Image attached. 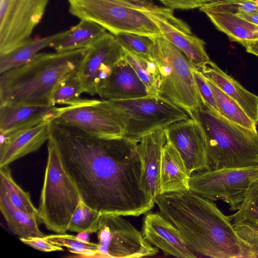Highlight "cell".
Masks as SVG:
<instances>
[{"label": "cell", "instance_id": "cell-33", "mask_svg": "<svg viewBox=\"0 0 258 258\" xmlns=\"http://www.w3.org/2000/svg\"><path fill=\"white\" fill-rule=\"evenodd\" d=\"M44 238L47 241L59 246L66 247L73 253L83 257H96L98 243L85 242L79 239L76 236L66 233H57L45 235Z\"/></svg>", "mask_w": 258, "mask_h": 258}, {"label": "cell", "instance_id": "cell-7", "mask_svg": "<svg viewBox=\"0 0 258 258\" xmlns=\"http://www.w3.org/2000/svg\"><path fill=\"white\" fill-rule=\"evenodd\" d=\"M105 100L112 116L123 130V137L134 142L190 118L185 111L162 96Z\"/></svg>", "mask_w": 258, "mask_h": 258}, {"label": "cell", "instance_id": "cell-11", "mask_svg": "<svg viewBox=\"0 0 258 258\" xmlns=\"http://www.w3.org/2000/svg\"><path fill=\"white\" fill-rule=\"evenodd\" d=\"M48 0H0V54L31 39Z\"/></svg>", "mask_w": 258, "mask_h": 258}, {"label": "cell", "instance_id": "cell-27", "mask_svg": "<svg viewBox=\"0 0 258 258\" xmlns=\"http://www.w3.org/2000/svg\"><path fill=\"white\" fill-rule=\"evenodd\" d=\"M64 31L37 39L31 38L13 50L0 54V74L8 70L25 64L33 59L39 51L51 47L60 37Z\"/></svg>", "mask_w": 258, "mask_h": 258}, {"label": "cell", "instance_id": "cell-18", "mask_svg": "<svg viewBox=\"0 0 258 258\" xmlns=\"http://www.w3.org/2000/svg\"><path fill=\"white\" fill-rule=\"evenodd\" d=\"M58 107L25 104L0 105V134L25 130L54 119Z\"/></svg>", "mask_w": 258, "mask_h": 258}, {"label": "cell", "instance_id": "cell-23", "mask_svg": "<svg viewBox=\"0 0 258 258\" xmlns=\"http://www.w3.org/2000/svg\"><path fill=\"white\" fill-rule=\"evenodd\" d=\"M240 238L252 247L258 245V178L249 185L243 202L234 214L229 216Z\"/></svg>", "mask_w": 258, "mask_h": 258}, {"label": "cell", "instance_id": "cell-42", "mask_svg": "<svg viewBox=\"0 0 258 258\" xmlns=\"http://www.w3.org/2000/svg\"><path fill=\"white\" fill-rule=\"evenodd\" d=\"M254 249L255 251L256 252V253H257V256H258V245L257 246H256L255 247H254Z\"/></svg>", "mask_w": 258, "mask_h": 258}, {"label": "cell", "instance_id": "cell-16", "mask_svg": "<svg viewBox=\"0 0 258 258\" xmlns=\"http://www.w3.org/2000/svg\"><path fill=\"white\" fill-rule=\"evenodd\" d=\"M142 233L147 241L166 255L198 257L178 229L160 213H147L143 219Z\"/></svg>", "mask_w": 258, "mask_h": 258}, {"label": "cell", "instance_id": "cell-5", "mask_svg": "<svg viewBox=\"0 0 258 258\" xmlns=\"http://www.w3.org/2000/svg\"><path fill=\"white\" fill-rule=\"evenodd\" d=\"M82 200L77 185L63 165L56 143L50 137L38 209L40 222L50 231L66 233L72 217Z\"/></svg>", "mask_w": 258, "mask_h": 258}, {"label": "cell", "instance_id": "cell-2", "mask_svg": "<svg viewBox=\"0 0 258 258\" xmlns=\"http://www.w3.org/2000/svg\"><path fill=\"white\" fill-rule=\"evenodd\" d=\"M155 203L198 257H258L237 235L229 216L213 201L189 190L159 194Z\"/></svg>", "mask_w": 258, "mask_h": 258}, {"label": "cell", "instance_id": "cell-6", "mask_svg": "<svg viewBox=\"0 0 258 258\" xmlns=\"http://www.w3.org/2000/svg\"><path fill=\"white\" fill-rule=\"evenodd\" d=\"M69 11L81 20L95 22L114 35L130 32L154 37L162 35L144 13L148 0H68Z\"/></svg>", "mask_w": 258, "mask_h": 258}, {"label": "cell", "instance_id": "cell-15", "mask_svg": "<svg viewBox=\"0 0 258 258\" xmlns=\"http://www.w3.org/2000/svg\"><path fill=\"white\" fill-rule=\"evenodd\" d=\"M165 130L167 139L182 156L190 175L211 169L205 133L198 119L180 120Z\"/></svg>", "mask_w": 258, "mask_h": 258}, {"label": "cell", "instance_id": "cell-14", "mask_svg": "<svg viewBox=\"0 0 258 258\" xmlns=\"http://www.w3.org/2000/svg\"><path fill=\"white\" fill-rule=\"evenodd\" d=\"M54 119L95 136L123 137V130L112 116L105 100L80 99L72 105L58 107Z\"/></svg>", "mask_w": 258, "mask_h": 258}, {"label": "cell", "instance_id": "cell-39", "mask_svg": "<svg viewBox=\"0 0 258 258\" xmlns=\"http://www.w3.org/2000/svg\"><path fill=\"white\" fill-rule=\"evenodd\" d=\"M236 14L240 18L258 25V14L254 13H239Z\"/></svg>", "mask_w": 258, "mask_h": 258}, {"label": "cell", "instance_id": "cell-12", "mask_svg": "<svg viewBox=\"0 0 258 258\" xmlns=\"http://www.w3.org/2000/svg\"><path fill=\"white\" fill-rule=\"evenodd\" d=\"M124 55V50L111 33L106 32L88 47L77 72L84 92L92 96L98 94Z\"/></svg>", "mask_w": 258, "mask_h": 258}, {"label": "cell", "instance_id": "cell-35", "mask_svg": "<svg viewBox=\"0 0 258 258\" xmlns=\"http://www.w3.org/2000/svg\"><path fill=\"white\" fill-rule=\"evenodd\" d=\"M199 10L204 13L211 12L258 14V0H210Z\"/></svg>", "mask_w": 258, "mask_h": 258}, {"label": "cell", "instance_id": "cell-41", "mask_svg": "<svg viewBox=\"0 0 258 258\" xmlns=\"http://www.w3.org/2000/svg\"><path fill=\"white\" fill-rule=\"evenodd\" d=\"M91 234L92 233L89 231H83L78 233L76 236L83 241L90 242V236Z\"/></svg>", "mask_w": 258, "mask_h": 258}, {"label": "cell", "instance_id": "cell-19", "mask_svg": "<svg viewBox=\"0 0 258 258\" xmlns=\"http://www.w3.org/2000/svg\"><path fill=\"white\" fill-rule=\"evenodd\" d=\"M98 95L103 100H107L149 96L145 85L124 58L115 66Z\"/></svg>", "mask_w": 258, "mask_h": 258}, {"label": "cell", "instance_id": "cell-36", "mask_svg": "<svg viewBox=\"0 0 258 258\" xmlns=\"http://www.w3.org/2000/svg\"><path fill=\"white\" fill-rule=\"evenodd\" d=\"M193 72L202 103L213 111L220 114L213 93L205 77L196 68Z\"/></svg>", "mask_w": 258, "mask_h": 258}, {"label": "cell", "instance_id": "cell-24", "mask_svg": "<svg viewBox=\"0 0 258 258\" xmlns=\"http://www.w3.org/2000/svg\"><path fill=\"white\" fill-rule=\"evenodd\" d=\"M0 210L9 229L19 238L45 236L38 228L40 222L38 219L16 207L1 185Z\"/></svg>", "mask_w": 258, "mask_h": 258}, {"label": "cell", "instance_id": "cell-40", "mask_svg": "<svg viewBox=\"0 0 258 258\" xmlns=\"http://www.w3.org/2000/svg\"><path fill=\"white\" fill-rule=\"evenodd\" d=\"M242 46L246 48L247 52L258 56V40L246 42Z\"/></svg>", "mask_w": 258, "mask_h": 258}, {"label": "cell", "instance_id": "cell-31", "mask_svg": "<svg viewBox=\"0 0 258 258\" xmlns=\"http://www.w3.org/2000/svg\"><path fill=\"white\" fill-rule=\"evenodd\" d=\"M114 36L124 51L145 59L154 60L151 37L130 32L119 33Z\"/></svg>", "mask_w": 258, "mask_h": 258}, {"label": "cell", "instance_id": "cell-9", "mask_svg": "<svg viewBox=\"0 0 258 258\" xmlns=\"http://www.w3.org/2000/svg\"><path fill=\"white\" fill-rule=\"evenodd\" d=\"M258 178V166L210 169L192 173L190 190L211 201L220 200L236 211L250 184Z\"/></svg>", "mask_w": 258, "mask_h": 258}, {"label": "cell", "instance_id": "cell-3", "mask_svg": "<svg viewBox=\"0 0 258 258\" xmlns=\"http://www.w3.org/2000/svg\"><path fill=\"white\" fill-rule=\"evenodd\" d=\"M88 47L39 53L27 63L0 74V105L49 106L58 84L77 73Z\"/></svg>", "mask_w": 258, "mask_h": 258}, {"label": "cell", "instance_id": "cell-26", "mask_svg": "<svg viewBox=\"0 0 258 258\" xmlns=\"http://www.w3.org/2000/svg\"><path fill=\"white\" fill-rule=\"evenodd\" d=\"M205 14L231 41L243 45L246 42L258 40V25L240 18L235 14L211 12Z\"/></svg>", "mask_w": 258, "mask_h": 258}, {"label": "cell", "instance_id": "cell-38", "mask_svg": "<svg viewBox=\"0 0 258 258\" xmlns=\"http://www.w3.org/2000/svg\"><path fill=\"white\" fill-rule=\"evenodd\" d=\"M166 8L171 10H190L200 8L210 0H159Z\"/></svg>", "mask_w": 258, "mask_h": 258}, {"label": "cell", "instance_id": "cell-32", "mask_svg": "<svg viewBox=\"0 0 258 258\" xmlns=\"http://www.w3.org/2000/svg\"><path fill=\"white\" fill-rule=\"evenodd\" d=\"M101 213L88 206L82 200L78 204L71 219L68 230L96 233Z\"/></svg>", "mask_w": 258, "mask_h": 258}, {"label": "cell", "instance_id": "cell-17", "mask_svg": "<svg viewBox=\"0 0 258 258\" xmlns=\"http://www.w3.org/2000/svg\"><path fill=\"white\" fill-rule=\"evenodd\" d=\"M49 121L21 131L0 134V167L37 151L49 139Z\"/></svg>", "mask_w": 258, "mask_h": 258}, {"label": "cell", "instance_id": "cell-1", "mask_svg": "<svg viewBox=\"0 0 258 258\" xmlns=\"http://www.w3.org/2000/svg\"><path fill=\"white\" fill-rule=\"evenodd\" d=\"M50 137L82 200L102 214L138 217L155 200L149 194L138 143L87 134L53 119Z\"/></svg>", "mask_w": 258, "mask_h": 258}, {"label": "cell", "instance_id": "cell-20", "mask_svg": "<svg viewBox=\"0 0 258 258\" xmlns=\"http://www.w3.org/2000/svg\"><path fill=\"white\" fill-rule=\"evenodd\" d=\"M167 140L165 128L144 136L138 143L146 187L154 200L160 192L161 156Z\"/></svg>", "mask_w": 258, "mask_h": 258}, {"label": "cell", "instance_id": "cell-10", "mask_svg": "<svg viewBox=\"0 0 258 258\" xmlns=\"http://www.w3.org/2000/svg\"><path fill=\"white\" fill-rule=\"evenodd\" d=\"M122 216L102 214L97 231L98 250L96 257L139 258L156 255L153 246Z\"/></svg>", "mask_w": 258, "mask_h": 258}, {"label": "cell", "instance_id": "cell-21", "mask_svg": "<svg viewBox=\"0 0 258 258\" xmlns=\"http://www.w3.org/2000/svg\"><path fill=\"white\" fill-rule=\"evenodd\" d=\"M190 175L182 156L167 139L161 152L159 194L190 190Z\"/></svg>", "mask_w": 258, "mask_h": 258}, {"label": "cell", "instance_id": "cell-29", "mask_svg": "<svg viewBox=\"0 0 258 258\" xmlns=\"http://www.w3.org/2000/svg\"><path fill=\"white\" fill-rule=\"evenodd\" d=\"M205 78L213 93L220 114L233 122L252 131H257L256 124L239 104L213 82Z\"/></svg>", "mask_w": 258, "mask_h": 258}, {"label": "cell", "instance_id": "cell-30", "mask_svg": "<svg viewBox=\"0 0 258 258\" xmlns=\"http://www.w3.org/2000/svg\"><path fill=\"white\" fill-rule=\"evenodd\" d=\"M0 185L5 188L16 207L36 217L41 223L38 209L33 204L29 192L23 190L14 181L9 166L0 167Z\"/></svg>", "mask_w": 258, "mask_h": 258}, {"label": "cell", "instance_id": "cell-28", "mask_svg": "<svg viewBox=\"0 0 258 258\" xmlns=\"http://www.w3.org/2000/svg\"><path fill=\"white\" fill-rule=\"evenodd\" d=\"M125 60L131 66L145 85L148 95L161 97V76L155 60H149L125 51Z\"/></svg>", "mask_w": 258, "mask_h": 258}, {"label": "cell", "instance_id": "cell-13", "mask_svg": "<svg viewBox=\"0 0 258 258\" xmlns=\"http://www.w3.org/2000/svg\"><path fill=\"white\" fill-rule=\"evenodd\" d=\"M144 13L157 25L162 36L179 49L196 69L201 71L212 61L205 41L192 33L186 23L175 17L172 10L149 2Z\"/></svg>", "mask_w": 258, "mask_h": 258}, {"label": "cell", "instance_id": "cell-4", "mask_svg": "<svg viewBox=\"0 0 258 258\" xmlns=\"http://www.w3.org/2000/svg\"><path fill=\"white\" fill-rule=\"evenodd\" d=\"M192 119L206 137L212 169L258 166V132L233 122L202 103Z\"/></svg>", "mask_w": 258, "mask_h": 258}, {"label": "cell", "instance_id": "cell-37", "mask_svg": "<svg viewBox=\"0 0 258 258\" xmlns=\"http://www.w3.org/2000/svg\"><path fill=\"white\" fill-rule=\"evenodd\" d=\"M19 239L24 244L44 252L64 250L62 247L52 244L44 237H34L29 238H19Z\"/></svg>", "mask_w": 258, "mask_h": 258}, {"label": "cell", "instance_id": "cell-8", "mask_svg": "<svg viewBox=\"0 0 258 258\" xmlns=\"http://www.w3.org/2000/svg\"><path fill=\"white\" fill-rule=\"evenodd\" d=\"M151 38L153 57L161 76V96L183 109L191 118L202 103L193 72L195 68L163 36Z\"/></svg>", "mask_w": 258, "mask_h": 258}, {"label": "cell", "instance_id": "cell-25", "mask_svg": "<svg viewBox=\"0 0 258 258\" xmlns=\"http://www.w3.org/2000/svg\"><path fill=\"white\" fill-rule=\"evenodd\" d=\"M106 33L99 24L86 20H81L76 26L64 31L63 35L51 45L56 52L71 51L86 48Z\"/></svg>", "mask_w": 258, "mask_h": 258}, {"label": "cell", "instance_id": "cell-34", "mask_svg": "<svg viewBox=\"0 0 258 258\" xmlns=\"http://www.w3.org/2000/svg\"><path fill=\"white\" fill-rule=\"evenodd\" d=\"M84 92V90L77 73L58 84L53 93L51 105H72L81 99L80 96Z\"/></svg>", "mask_w": 258, "mask_h": 258}, {"label": "cell", "instance_id": "cell-22", "mask_svg": "<svg viewBox=\"0 0 258 258\" xmlns=\"http://www.w3.org/2000/svg\"><path fill=\"white\" fill-rule=\"evenodd\" d=\"M200 72L205 78L236 102L257 125L258 96L244 88L213 61Z\"/></svg>", "mask_w": 258, "mask_h": 258}]
</instances>
